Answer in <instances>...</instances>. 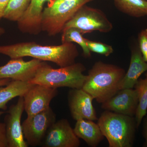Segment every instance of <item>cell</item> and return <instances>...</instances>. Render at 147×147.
Masks as SVG:
<instances>
[{"mask_svg": "<svg viewBox=\"0 0 147 147\" xmlns=\"http://www.w3.org/2000/svg\"><path fill=\"white\" fill-rule=\"evenodd\" d=\"M56 116L50 108L35 115L27 116L22 124L24 138L28 145L41 146L48 129L56 121Z\"/></svg>", "mask_w": 147, "mask_h": 147, "instance_id": "obj_7", "label": "cell"}, {"mask_svg": "<svg viewBox=\"0 0 147 147\" xmlns=\"http://www.w3.org/2000/svg\"><path fill=\"white\" fill-rule=\"evenodd\" d=\"M10 0H0V20L3 17L6 9Z\"/></svg>", "mask_w": 147, "mask_h": 147, "instance_id": "obj_25", "label": "cell"}, {"mask_svg": "<svg viewBox=\"0 0 147 147\" xmlns=\"http://www.w3.org/2000/svg\"><path fill=\"white\" fill-rule=\"evenodd\" d=\"M69 27L79 29L83 35L94 31L108 33L112 30L113 26L102 10L86 5L77 11L64 28Z\"/></svg>", "mask_w": 147, "mask_h": 147, "instance_id": "obj_6", "label": "cell"}, {"mask_svg": "<svg viewBox=\"0 0 147 147\" xmlns=\"http://www.w3.org/2000/svg\"><path fill=\"white\" fill-rule=\"evenodd\" d=\"M80 141L66 119L55 121L47 131L41 146L44 147H79Z\"/></svg>", "mask_w": 147, "mask_h": 147, "instance_id": "obj_9", "label": "cell"}, {"mask_svg": "<svg viewBox=\"0 0 147 147\" xmlns=\"http://www.w3.org/2000/svg\"><path fill=\"white\" fill-rule=\"evenodd\" d=\"M33 85L28 82L11 80L7 85L0 87V109L7 110L9 101L14 98L24 96Z\"/></svg>", "mask_w": 147, "mask_h": 147, "instance_id": "obj_17", "label": "cell"}, {"mask_svg": "<svg viewBox=\"0 0 147 147\" xmlns=\"http://www.w3.org/2000/svg\"><path fill=\"white\" fill-rule=\"evenodd\" d=\"M53 0H31L28 8L17 22L18 28L24 33L39 34L41 30V18L43 7L46 3L50 4Z\"/></svg>", "mask_w": 147, "mask_h": 147, "instance_id": "obj_14", "label": "cell"}, {"mask_svg": "<svg viewBox=\"0 0 147 147\" xmlns=\"http://www.w3.org/2000/svg\"><path fill=\"white\" fill-rule=\"evenodd\" d=\"M87 46L91 52H93L108 57L114 52L111 45L97 41H93L85 38Z\"/></svg>", "mask_w": 147, "mask_h": 147, "instance_id": "obj_22", "label": "cell"}, {"mask_svg": "<svg viewBox=\"0 0 147 147\" xmlns=\"http://www.w3.org/2000/svg\"><path fill=\"white\" fill-rule=\"evenodd\" d=\"M24 111L23 96H20L16 104L11 105L5 117L8 147H27L28 144L24 138L21 123Z\"/></svg>", "mask_w": 147, "mask_h": 147, "instance_id": "obj_8", "label": "cell"}, {"mask_svg": "<svg viewBox=\"0 0 147 147\" xmlns=\"http://www.w3.org/2000/svg\"><path fill=\"white\" fill-rule=\"evenodd\" d=\"M11 79H0V87L3 86L7 85L10 82Z\"/></svg>", "mask_w": 147, "mask_h": 147, "instance_id": "obj_27", "label": "cell"}, {"mask_svg": "<svg viewBox=\"0 0 147 147\" xmlns=\"http://www.w3.org/2000/svg\"><path fill=\"white\" fill-rule=\"evenodd\" d=\"M143 58H144V60L145 61H146L147 63V53L146 54V55L143 56Z\"/></svg>", "mask_w": 147, "mask_h": 147, "instance_id": "obj_29", "label": "cell"}, {"mask_svg": "<svg viewBox=\"0 0 147 147\" xmlns=\"http://www.w3.org/2000/svg\"><path fill=\"white\" fill-rule=\"evenodd\" d=\"M95 0H53L43 9L41 30L50 36L62 32L65 24L82 6Z\"/></svg>", "mask_w": 147, "mask_h": 147, "instance_id": "obj_5", "label": "cell"}, {"mask_svg": "<svg viewBox=\"0 0 147 147\" xmlns=\"http://www.w3.org/2000/svg\"><path fill=\"white\" fill-rule=\"evenodd\" d=\"M62 32V43L76 42L82 47L85 57L89 58L91 56V52L87 46L85 38L83 37L80 30L76 28L69 27L64 28Z\"/></svg>", "mask_w": 147, "mask_h": 147, "instance_id": "obj_20", "label": "cell"}, {"mask_svg": "<svg viewBox=\"0 0 147 147\" xmlns=\"http://www.w3.org/2000/svg\"><path fill=\"white\" fill-rule=\"evenodd\" d=\"M57 94V89L34 84L23 96L24 110L27 116L32 115L47 110Z\"/></svg>", "mask_w": 147, "mask_h": 147, "instance_id": "obj_10", "label": "cell"}, {"mask_svg": "<svg viewBox=\"0 0 147 147\" xmlns=\"http://www.w3.org/2000/svg\"><path fill=\"white\" fill-rule=\"evenodd\" d=\"M31 0H10L3 18L18 22L28 8Z\"/></svg>", "mask_w": 147, "mask_h": 147, "instance_id": "obj_21", "label": "cell"}, {"mask_svg": "<svg viewBox=\"0 0 147 147\" xmlns=\"http://www.w3.org/2000/svg\"><path fill=\"white\" fill-rule=\"evenodd\" d=\"M142 134L145 139L144 144L143 146L147 147V116H146L143 121Z\"/></svg>", "mask_w": 147, "mask_h": 147, "instance_id": "obj_26", "label": "cell"}, {"mask_svg": "<svg viewBox=\"0 0 147 147\" xmlns=\"http://www.w3.org/2000/svg\"><path fill=\"white\" fill-rule=\"evenodd\" d=\"M0 54L10 59L31 57L43 61L54 63L60 67L75 63L79 52L72 42L59 45H42L34 42H22L0 45Z\"/></svg>", "mask_w": 147, "mask_h": 147, "instance_id": "obj_1", "label": "cell"}, {"mask_svg": "<svg viewBox=\"0 0 147 147\" xmlns=\"http://www.w3.org/2000/svg\"><path fill=\"white\" fill-rule=\"evenodd\" d=\"M139 104L138 95L133 88L119 90L113 97L102 103V109L107 111L134 117Z\"/></svg>", "mask_w": 147, "mask_h": 147, "instance_id": "obj_13", "label": "cell"}, {"mask_svg": "<svg viewBox=\"0 0 147 147\" xmlns=\"http://www.w3.org/2000/svg\"><path fill=\"white\" fill-rule=\"evenodd\" d=\"M43 61L36 59L25 61L23 58L11 59L0 66V79H9L28 82L35 75Z\"/></svg>", "mask_w": 147, "mask_h": 147, "instance_id": "obj_11", "label": "cell"}, {"mask_svg": "<svg viewBox=\"0 0 147 147\" xmlns=\"http://www.w3.org/2000/svg\"><path fill=\"white\" fill-rule=\"evenodd\" d=\"M147 71V63L139 47L131 50L130 64L127 72L120 82L119 89L133 88L142 74Z\"/></svg>", "mask_w": 147, "mask_h": 147, "instance_id": "obj_15", "label": "cell"}, {"mask_svg": "<svg viewBox=\"0 0 147 147\" xmlns=\"http://www.w3.org/2000/svg\"><path fill=\"white\" fill-rule=\"evenodd\" d=\"M76 121L74 130L76 136L90 146H98L104 137L98 124L93 121L84 119Z\"/></svg>", "mask_w": 147, "mask_h": 147, "instance_id": "obj_16", "label": "cell"}, {"mask_svg": "<svg viewBox=\"0 0 147 147\" xmlns=\"http://www.w3.org/2000/svg\"><path fill=\"white\" fill-rule=\"evenodd\" d=\"M125 73L118 66L96 62L89 71L82 89L102 104L119 90V86Z\"/></svg>", "mask_w": 147, "mask_h": 147, "instance_id": "obj_2", "label": "cell"}, {"mask_svg": "<svg viewBox=\"0 0 147 147\" xmlns=\"http://www.w3.org/2000/svg\"><path fill=\"white\" fill-rule=\"evenodd\" d=\"M5 33V30L3 28L0 27V36L3 34Z\"/></svg>", "mask_w": 147, "mask_h": 147, "instance_id": "obj_28", "label": "cell"}, {"mask_svg": "<svg viewBox=\"0 0 147 147\" xmlns=\"http://www.w3.org/2000/svg\"><path fill=\"white\" fill-rule=\"evenodd\" d=\"M139 49L144 56L147 53V28L142 30L138 36Z\"/></svg>", "mask_w": 147, "mask_h": 147, "instance_id": "obj_23", "label": "cell"}, {"mask_svg": "<svg viewBox=\"0 0 147 147\" xmlns=\"http://www.w3.org/2000/svg\"><path fill=\"white\" fill-rule=\"evenodd\" d=\"M86 70V67L81 63L55 69L42 61L34 77L28 82L56 89H81L86 79L87 75L84 74Z\"/></svg>", "mask_w": 147, "mask_h": 147, "instance_id": "obj_3", "label": "cell"}, {"mask_svg": "<svg viewBox=\"0 0 147 147\" xmlns=\"http://www.w3.org/2000/svg\"><path fill=\"white\" fill-rule=\"evenodd\" d=\"M144 78H139L134 88L139 99V104L135 115L137 127H139L147 113V72Z\"/></svg>", "mask_w": 147, "mask_h": 147, "instance_id": "obj_19", "label": "cell"}, {"mask_svg": "<svg viewBox=\"0 0 147 147\" xmlns=\"http://www.w3.org/2000/svg\"><path fill=\"white\" fill-rule=\"evenodd\" d=\"M94 98L82 88L71 89L68 95L69 107L74 119L98 120L93 105Z\"/></svg>", "mask_w": 147, "mask_h": 147, "instance_id": "obj_12", "label": "cell"}, {"mask_svg": "<svg viewBox=\"0 0 147 147\" xmlns=\"http://www.w3.org/2000/svg\"><path fill=\"white\" fill-rule=\"evenodd\" d=\"M98 124L109 147H131L138 128L134 117L105 110L98 119Z\"/></svg>", "mask_w": 147, "mask_h": 147, "instance_id": "obj_4", "label": "cell"}, {"mask_svg": "<svg viewBox=\"0 0 147 147\" xmlns=\"http://www.w3.org/2000/svg\"><path fill=\"white\" fill-rule=\"evenodd\" d=\"M0 147H8L5 124L0 122Z\"/></svg>", "mask_w": 147, "mask_h": 147, "instance_id": "obj_24", "label": "cell"}, {"mask_svg": "<svg viewBox=\"0 0 147 147\" xmlns=\"http://www.w3.org/2000/svg\"><path fill=\"white\" fill-rule=\"evenodd\" d=\"M116 8L122 13L140 18L147 15L146 0H113Z\"/></svg>", "mask_w": 147, "mask_h": 147, "instance_id": "obj_18", "label": "cell"}]
</instances>
